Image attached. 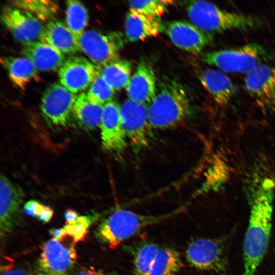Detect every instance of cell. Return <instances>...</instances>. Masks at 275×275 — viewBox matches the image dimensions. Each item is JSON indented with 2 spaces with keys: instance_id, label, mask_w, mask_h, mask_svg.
Listing matches in <instances>:
<instances>
[{
  "instance_id": "1",
  "label": "cell",
  "mask_w": 275,
  "mask_h": 275,
  "mask_svg": "<svg viewBox=\"0 0 275 275\" xmlns=\"http://www.w3.org/2000/svg\"><path fill=\"white\" fill-rule=\"evenodd\" d=\"M273 193L249 196L251 212L243 241V275H255L263 260L270 237Z\"/></svg>"
},
{
  "instance_id": "2",
  "label": "cell",
  "mask_w": 275,
  "mask_h": 275,
  "mask_svg": "<svg viewBox=\"0 0 275 275\" xmlns=\"http://www.w3.org/2000/svg\"><path fill=\"white\" fill-rule=\"evenodd\" d=\"M191 110V102L183 86L175 80L167 79L148 105L149 120L154 129H168L185 120Z\"/></svg>"
},
{
  "instance_id": "3",
  "label": "cell",
  "mask_w": 275,
  "mask_h": 275,
  "mask_svg": "<svg viewBox=\"0 0 275 275\" xmlns=\"http://www.w3.org/2000/svg\"><path fill=\"white\" fill-rule=\"evenodd\" d=\"M180 211V209L160 215H145L118 209L101 221L95 235L101 242L114 249L144 229L167 219Z\"/></svg>"
},
{
  "instance_id": "4",
  "label": "cell",
  "mask_w": 275,
  "mask_h": 275,
  "mask_svg": "<svg viewBox=\"0 0 275 275\" xmlns=\"http://www.w3.org/2000/svg\"><path fill=\"white\" fill-rule=\"evenodd\" d=\"M186 10L192 24L211 34L233 30H252L263 24L257 16L228 11L205 1H190Z\"/></svg>"
},
{
  "instance_id": "5",
  "label": "cell",
  "mask_w": 275,
  "mask_h": 275,
  "mask_svg": "<svg viewBox=\"0 0 275 275\" xmlns=\"http://www.w3.org/2000/svg\"><path fill=\"white\" fill-rule=\"evenodd\" d=\"M274 57V53L258 43L242 46L207 51L201 55V61L228 73H245L264 64Z\"/></svg>"
},
{
  "instance_id": "6",
  "label": "cell",
  "mask_w": 275,
  "mask_h": 275,
  "mask_svg": "<svg viewBox=\"0 0 275 275\" xmlns=\"http://www.w3.org/2000/svg\"><path fill=\"white\" fill-rule=\"evenodd\" d=\"M185 258L193 267L224 274L228 265L227 245L222 238H197L188 244Z\"/></svg>"
},
{
  "instance_id": "7",
  "label": "cell",
  "mask_w": 275,
  "mask_h": 275,
  "mask_svg": "<svg viewBox=\"0 0 275 275\" xmlns=\"http://www.w3.org/2000/svg\"><path fill=\"white\" fill-rule=\"evenodd\" d=\"M148 105L131 99L120 105L121 122L127 141L136 150L149 146L154 129L148 118Z\"/></svg>"
},
{
  "instance_id": "8",
  "label": "cell",
  "mask_w": 275,
  "mask_h": 275,
  "mask_svg": "<svg viewBox=\"0 0 275 275\" xmlns=\"http://www.w3.org/2000/svg\"><path fill=\"white\" fill-rule=\"evenodd\" d=\"M78 41L80 50L98 67L118 59L119 52L124 44L120 32L104 34L93 30L85 31Z\"/></svg>"
},
{
  "instance_id": "9",
  "label": "cell",
  "mask_w": 275,
  "mask_h": 275,
  "mask_svg": "<svg viewBox=\"0 0 275 275\" xmlns=\"http://www.w3.org/2000/svg\"><path fill=\"white\" fill-rule=\"evenodd\" d=\"M76 258L73 246L52 238L43 244L36 268L46 275H69Z\"/></svg>"
},
{
  "instance_id": "10",
  "label": "cell",
  "mask_w": 275,
  "mask_h": 275,
  "mask_svg": "<svg viewBox=\"0 0 275 275\" xmlns=\"http://www.w3.org/2000/svg\"><path fill=\"white\" fill-rule=\"evenodd\" d=\"M245 90L262 109H275V68L262 64L246 73Z\"/></svg>"
},
{
  "instance_id": "11",
  "label": "cell",
  "mask_w": 275,
  "mask_h": 275,
  "mask_svg": "<svg viewBox=\"0 0 275 275\" xmlns=\"http://www.w3.org/2000/svg\"><path fill=\"white\" fill-rule=\"evenodd\" d=\"M77 96L61 84H51L44 92L41 99L43 115L54 125H65Z\"/></svg>"
},
{
  "instance_id": "12",
  "label": "cell",
  "mask_w": 275,
  "mask_h": 275,
  "mask_svg": "<svg viewBox=\"0 0 275 275\" xmlns=\"http://www.w3.org/2000/svg\"><path fill=\"white\" fill-rule=\"evenodd\" d=\"M1 19L13 37L23 44L40 40L44 26L31 13L14 6H5Z\"/></svg>"
},
{
  "instance_id": "13",
  "label": "cell",
  "mask_w": 275,
  "mask_h": 275,
  "mask_svg": "<svg viewBox=\"0 0 275 275\" xmlns=\"http://www.w3.org/2000/svg\"><path fill=\"white\" fill-rule=\"evenodd\" d=\"M99 127L102 148L116 154L122 153L127 139L121 122L120 105L116 101L112 100L103 105Z\"/></svg>"
},
{
  "instance_id": "14",
  "label": "cell",
  "mask_w": 275,
  "mask_h": 275,
  "mask_svg": "<svg viewBox=\"0 0 275 275\" xmlns=\"http://www.w3.org/2000/svg\"><path fill=\"white\" fill-rule=\"evenodd\" d=\"M172 42L177 47L194 54L201 53L213 40L212 34L182 20L172 21L165 27Z\"/></svg>"
},
{
  "instance_id": "15",
  "label": "cell",
  "mask_w": 275,
  "mask_h": 275,
  "mask_svg": "<svg viewBox=\"0 0 275 275\" xmlns=\"http://www.w3.org/2000/svg\"><path fill=\"white\" fill-rule=\"evenodd\" d=\"M99 67L81 56L67 58L58 70L60 84L73 93L90 86Z\"/></svg>"
},
{
  "instance_id": "16",
  "label": "cell",
  "mask_w": 275,
  "mask_h": 275,
  "mask_svg": "<svg viewBox=\"0 0 275 275\" xmlns=\"http://www.w3.org/2000/svg\"><path fill=\"white\" fill-rule=\"evenodd\" d=\"M24 193L6 176L0 177V236L4 239L15 225Z\"/></svg>"
},
{
  "instance_id": "17",
  "label": "cell",
  "mask_w": 275,
  "mask_h": 275,
  "mask_svg": "<svg viewBox=\"0 0 275 275\" xmlns=\"http://www.w3.org/2000/svg\"><path fill=\"white\" fill-rule=\"evenodd\" d=\"M156 81L152 67L145 61L138 64L126 87L129 99L145 104H150L157 95Z\"/></svg>"
},
{
  "instance_id": "18",
  "label": "cell",
  "mask_w": 275,
  "mask_h": 275,
  "mask_svg": "<svg viewBox=\"0 0 275 275\" xmlns=\"http://www.w3.org/2000/svg\"><path fill=\"white\" fill-rule=\"evenodd\" d=\"M21 53L37 70L44 71L59 70L66 59L57 49L40 41L23 44Z\"/></svg>"
},
{
  "instance_id": "19",
  "label": "cell",
  "mask_w": 275,
  "mask_h": 275,
  "mask_svg": "<svg viewBox=\"0 0 275 275\" xmlns=\"http://www.w3.org/2000/svg\"><path fill=\"white\" fill-rule=\"evenodd\" d=\"M39 41L50 44L64 54L81 51L78 38L66 24L56 19L44 25Z\"/></svg>"
},
{
  "instance_id": "20",
  "label": "cell",
  "mask_w": 275,
  "mask_h": 275,
  "mask_svg": "<svg viewBox=\"0 0 275 275\" xmlns=\"http://www.w3.org/2000/svg\"><path fill=\"white\" fill-rule=\"evenodd\" d=\"M165 27L159 19L139 13L131 9L127 13L124 21V31L129 42L142 41L155 37Z\"/></svg>"
},
{
  "instance_id": "21",
  "label": "cell",
  "mask_w": 275,
  "mask_h": 275,
  "mask_svg": "<svg viewBox=\"0 0 275 275\" xmlns=\"http://www.w3.org/2000/svg\"><path fill=\"white\" fill-rule=\"evenodd\" d=\"M200 80L219 105H227L236 93V88L231 79L218 70L209 69L203 71Z\"/></svg>"
},
{
  "instance_id": "22",
  "label": "cell",
  "mask_w": 275,
  "mask_h": 275,
  "mask_svg": "<svg viewBox=\"0 0 275 275\" xmlns=\"http://www.w3.org/2000/svg\"><path fill=\"white\" fill-rule=\"evenodd\" d=\"M1 62L11 81L22 90H24L26 84L37 76V69L30 60L24 56L2 57Z\"/></svg>"
},
{
  "instance_id": "23",
  "label": "cell",
  "mask_w": 275,
  "mask_h": 275,
  "mask_svg": "<svg viewBox=\"0 0 275 275\" xmlns=\"http://www.w3.org/2000/svg\"><path fill=\"white\" fill-rule=\"evenodd\" d=\"M103 105L92 101L87 94L81 93L78 95L73 110L83 126L93 129L100 125Z\"/></svg>"
},
{
  "instance_id": "24",
  "label": "cell",
  "mask_w": 275,
  "mask_h": 275,
  "mask_svg": "<svg viewBox=\"0 0 275 275\" xmlns=\"http://www.w3.org/2000/svg\"><path fill=\"white\" fill-rule=\"evenodd\" d=\"M100 74L115 90L126 88L130 79L131 65L130 62L122 59L112 61L99 67Z\"/></svg>"
},
{
  "instance_id": "25",
  "label": "cell",
  "mask_w": 275,
  "mask_h": 275,
  "mask_svg": "<svg viewBox=\"0 0 275 275\" xmlns=\"http://www.w3.org/2000/svg\"><path fill=\"white\" fill-rule=\"evenodd\" d=\"M182 266L177 251L168 247L160 248L149 275H176Z\"/></svg>"
},
{
  "instance_id": "26",
  "label": "cell",
  "mask_w": 275,
  "mask_h": 275,
  "mask_svg": "<svg viewBox=\"0 0 275 275\" xmlns=\"http://www.w3.org/2000/svg\"><path fill=\"white\" fill-rule=\"evenodd\" d=\"M160 248L152 242L141 244L133 260V275H149Z\"/></svg>"
},
{
  "instance_id": "27",
  "label": "cell",
  "mask_w": 275,
  "mask_h": 275,
  "mask_svg": "<svg viewBox=\"0 0 275 275\" xmlns=\"http://www.w3.org/2000/svg\"><path fill=\"white\" fill-rule=\"evenodd\" d=\"M65 18L66 25L78 38L88 24L89 16L86 8L79 1H67Z\"/></svg>"
},
{
  "instance_id": "28",
  "label": "cell",
  "mask_w": 275,
  "mask_h": 275,
  "mask_svg": "<svg viewBox=\"0 0 275 275\" xmlns=\"http://www.w3.org/2000/svg\"><path fill=\"white\" fill-rule=\"evenodd\" d=\"M16 8L31 13L40 20H51L57 13L58 5L49 0H16L11 2Z\"/></svg>"
},
{
  "instance_id": "29",
  "label": "cell",
  "mask_w": 275,
  "mask_h": 275,
  "mask_svg": "<svg viewBox=\"0 0 275 275\" xmlns=\"http://www.w3.org/2000/svg\"><path fill=\"white\" fill-rule=\"evenodd\" d=\"M115 91L100 74L99 69L87 92L88 97L92 101L104 104L112 100Z\"/></svg>"
},
{
  "instance_id": "30",
  "label": "cell",
  "mask_w": 275,
  "mask_h": 275,
  "mask_svg": "<svg viewBox=\"0 0 275 275\" xmlns=\"http://www.w3.org/2000/svg\"><path fill=\"white\" fill-rule=\"evenodd\" d=\"M170 1H131L128 2L130 9L146 16L159 19L172 4Z\"/></svg>"
},
{
  "instance_id": "31",
  "label": "cell",
  "mask_w": 275,
  "mask_h": 275,
  "mask_svg": "<svg viewBox=\"0 0 275 275\" xmlns=\"http://www.w3.org/2000/svg\"><path fill=\"white\" fill-rule=\"evenodd\" d=\"M228 175V169L226 163L219 157H215L208 170L202 189L206 191L218 187L227 179Z\"/></svg>"
},
{
  "instance_id": "32",
  "label": "cell",
  "mask_w": 275,
  "mask_h": 275,
  "mask_svg": "<svg viewBox=\"0 0 275 275\" xmlns=\"http://www.w3.org/2000/svg\"><path fill=\"white\" fill-rule=\"evenodd\" d=\"M96 215L79 216L73 223L66 224L65 229L66 235L70 236L74 242L82 240L87 233L88 229L95 219Z\"/></svg>"
},
{
  "instance_id": "33",
  "label": "cell",
  "mask_w": 275,
  "mask_h": 275,
  "mask_svg": "<svg viewBox=\"0 0 275 275\" xmlns=\"http://www.w3.org/2000/svg\"><path fill=\"white\" fill-rule=\"evenodd\" d=\"M1 275H46L39 271L36 267L34 269L22 266L6 265L2 266Z\"/></svg>"
},
{
  "instance_id": "34",
  "label": "cell",
  "mask_w": 275,
  "mask_h": 275,
  "mask_svg": "<svg viewBox=\"0 0 275 275\" xmlns=\"http://www.w3.org/2000/svg\"><path fill=\"white\" fill-rule=\"evenodd\" d=\"M44 206L38 201L31 200L25 204L24 211L27 215L37 217Z\"/></svg>"
},
{
  "instance_id": "35",
  "label": "cell",
  "mask_w": 275,
  "mask_h": 275,
  "mask_svg": "<svg viewBox=\"0 0 275 275\" xmlns=\"http://www.w3.org/2000/svg\"><path fill=\"white\" fill-rule=\"evenodd\" d=\"M53 214V210L49 207L45 205L43 210L37 216V218L41 222L46 223L51 219Z\"/></svg>"
},
{
  "instance_id": "36",
  "label": "cell",
  "mask_w": 275,
  "mask_h": 275,
  "mask_svg": "<svg viewBox=\"0 0 275 275\" xmlns=\"http://www.w3.org/2000/svg\"><path fill=\"white\" fill-rule=\"evenodd\" d=\"M74 275H110L103 271L94 268H89L79 271Z\"/></svg>"
},
{
  "instance_id": "37",
  "label": "cell",
  "mask_w": 275,
  "mask_h": 275,
  "mask_svg": "<svg viewBox=\"0 0 275 275\" xmlns=\"http://www.w3.org/2000/svg\"><path fill=\"white\" fill-rule=\"evenodd\" d=\"M49 233L53 236V238L60 241H61L64 237L67 236L66 231L64 227L51 229L50 230Z\"/></svg>"
},
{
  "instance_id": "38",
  "label": "cell",
  "mask_w": 275,
  "mask_h": 275,
  "mask_svg": "<svg viewBox=\"0 0 275 275\" xmlns=\"http://www.w3.org/2000/svg\"><path fill=\"white\" fill-rule=\"evenodd\" d=\"M65 218L66 224H70L74 223L79 217L77 212L72 209H67L65 213Z\"/></svg>"
}]
</instances>
